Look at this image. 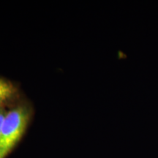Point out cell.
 I'll use <instances>...</instances> for the list:
<instances>
[{
    "instance_id": "obj_1",
    "label": "cell",
    "mask_w": 158,
    "mask_h": 158,
    "mask_svg": "<svg viewBox=\"0 0 158 158\" xmlns=\"http://www.w3.org/2000/svg\"><path fill=\"white\" fill-rule=\"evenodd\" d=\"M30 111L26 106H17L7 112L0 133V158H5L22 138L27 130Z\"/></svg>"
},
{
    "instance_id": "obj_2",
    "label": "cell",
    "mask_w": 158,
    "mask_h": 158,
    "mask_svg": "<svg viewBox=\"0 0 158 158\" xmlns=\"http://www.w3.org/2000/svg\"><path fill=\"white\" fill-rule=\"evenodd\" d=\"M16 93L17 89L13 83L0 78V106L14 98Z\"/></svg>"
},
{
    "instance_id": "obj_3",
    "label": "cell",
    "mask_w": 158,
    "mask_h": 158,
    "mask_svg": "<svg viewBox=\"0 0 158 158\" xmlns=\"http://www.w3.org/2000/svg\"><path fill=\"white\" fill-rule=\"evenodd\" d=\"M6 112L5 110L2 108V106H0V133H1L2 127V124L4 122V118H5Z\"/></svg>"
}]
</instances>
